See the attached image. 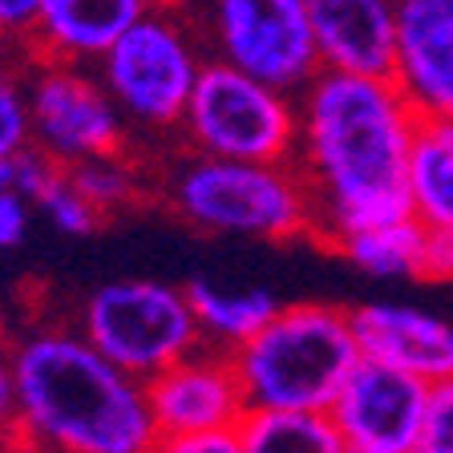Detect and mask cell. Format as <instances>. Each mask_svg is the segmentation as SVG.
<instances>
[{"label": "cell", "instance_id": "cell-1", "mask_svg": "<svg viewBox=\"0 0 453 453\" xmlns=\"http://www.w3.org/2000/svg\"><path fill=\"white\" fill-rule=\"evenodd\" d=\"M300 138L296 170L316 207V239L336 243L352 231L409 219V150L417 110L393 77L320 69L296 97Z\"/></svg>", "mask_w": 453, "mask_h": 453}, {"label": "cell", "instance_id": "cell-2", "mask_svg": "<svg viewBox=\"0 0 453 453\" xmlns=\"http://www.w3.org/2000/svg\"><path fill=\"white\" fill-rule=\"evenodd\" d=\"M17 429L28 453H154L146 380L105 360L73 324H37L12 344Z\"/></svg>", "mask_w": 453, "mask_h": 453}, {"label": "cell", "instance_id": "cell-3", "mask_svg": "<svg viewBox=\"0 0 453 453\" xmlns=\"http://www.w3.org/2000/svg\"><path fill=\"white\" fill-rule=\"evenodd\" d=\"M360 360L352 316L336 303H280L231 352L247 413H328Z\"/></svg>", "mask_w": 453, "mask_h": 453}, {"label": "cell", "instance_id": "cell-4", "mask_svg": "<svg viewBox=\"0 0 453 453\" xmlns=\"http://www.w3.org/2000/svg\"><path fill=\"white\" fill-rule=\"evenodd\" d=\"M166 203L182 223L207 235L267 243L316 235L311 190L296 162H231L195 154L170 170Z\"/></svg>", "mask_w": 453, "mask_h": 453}, {"label": "cell", "instance_id": "cell-5", "mask_svg": "<svg viewBox=\"0 0 453 453\" xmlns=\"http://www.w3.org/2000/svg\"><path fill=\"white\" fill-rule=\"evenodd\" d=\"M105 360L138 380L158 377L174 360L203 349V328L195 320L187 288L162 280H110L81 296L73 316Z\"/></svg>", "mask_w": 453, "mask_h": 453}, {"label": "cell", "instance_id": "cell-6", "mask_svg": "<svg viewBox=\"0 0 453 453\" xmlns=\"http://www.w3.org/2000/svg\"><path fill=\"white\" fill-rule=\"evenodd\" d=\"M182 134L198 154L231 162H292L300 138L296 94L226 65L203 61L182 113Z\"/></svg>", "mask_w": 453, "mask_h": 453}, {"label": "cell", "instance_id": "cell-7", "mask_svg": "<svg viewBox=\"0 0 453 453\" xmlns=\"http://www.w3.org/2000/svg\"><path fill=\"white\" fill-rule=\"evenodd\" d=\"M198 69L203 61L190 45L187 28L166 9H146L97 61L110 102L126 122L142 130L182 126Z\"/></svg>", "mask_w": 453, "mask_h": 453}, {"label": "cell", "instance_id": "cell-8", "mask_svg": "<svg viewBox=\"0 0 453 453\" xmlns=\"http://www.w3.org/2000/svg\"><path fill=\"white\" fill-rule=\"evenodd\" d=\"M211 28L219 61L283 94H300L324 69L303 0H211Z\"/></svg>", "mask_w": 453, "mask_h": 453}, {"label": "cell", "instance_id": "cell-9", "mask_svg": "<svg viewBox=\"0 0 453 453\" xmlns=\"http://www.w3.org/2000/svg\"><path fill=\"white\" fill-rule=\"evenodd\" d=\"M33 110V150L57 166H73L102 154H126V118L110 102L105 85L77 65L45 61L28 81Z\"/></svg>", "mask_w": 453, "mask_h": 453}, {"label": "cell", "instance_id": "cell-10", "mask_svg": "<svg viewBox=\"0 0 453 453\" xmlns=\"http://www.w3.org/2000/svg\"><path fill=\"white\" fill-rule=\"evenodd\" d=\"M429 380L380 360H360L328 417L349 453H413L425 421Z\"/></svg>", "mask_w": 453, "mask_h": 453}, {"label": "cell", "instance_id": "cell-11", "mask_svg": "<svg viewBox=\"0 0 453 453\" xmlns=\"http://www.w3.org/2000/svg\"><path fill=\"white\" fill-rule=\"evenodd\" d=\"M146 396L162 437L223 434V429H239V421L247 417L231 352H219L211 344L146 380Z\"/></svg>", "mask_w": 453, "mask_h": 453}, {"label": "cell", "instance_id": "cell-12", "mask_svg": "<svg viewBox=\"0 0 453 453\" xmlns=\"http://www.w3.org/2000/svg\"><path fill=\"white\" fill-rule=\"evenodd\" d=\"M393 81L417 118L453 122V0H396Z\"/></svg>", "mask_w": 453, "mask_h": 453}, {"label": "cell", "instance_id": "cell-13", "mask_svg": "<svg viewBox=\"0 0 453 453\" xmlns=\"http://www.w3.org/2000/svg\"><path fill=\"white\" fill-rule=\"evenodd\" d=\"M349 316L365 360L393 365L429 385L453 377V320L409 303H357Z\"/></svg>", "mask_w": 453, "mask_h": 453}, {"label": "cell", "instance_id": "cell-14", "mask_svg": "<svg viewBox=\"0 0 453 453\" xmlns=\"http://www.w3.org/2000/svg\"><path fill=\"white\" fill-rule=\"evenodd\" d=\"M303 9L324 69L393 77L396 0H303Z\"/></svg>", "mask_w": 453, "mask_h": 453}, {"label": "cell", "instance_id": "cell-15", "mask_svg": "<svg viewBox=\"0 0 453 453\" xmlns=\"http://www.w3.org/2000/svg\"><path fill=\"white\" fill-rule=\"evenodd\" d=\"M146 12V0H41L37 45L45 61L85 65L102 53Z\"/></svg>", "mask_w": 453, "mask_h": 453}, {"label": "cell", "instance_id": "cell-16", "mask_svg": "<svg viewBox=\"0 0 453 453\" xmlns=\"http://www.w3.org/2000/svg\"><path fill=\"white\" fill-rule=\"evenodd\" d=\"M409 211L425 231L453 235V122L417 118L409 150Z\"/></svg>", "mask_w": 453, "mask_h": 453}, {"label": "cell", "instance_id": "cell-17", "mask_svg": "<svg viewBox=\"0 0 453 453\" xmlns=\"http://www.w3.org/2000/svg\"><path fill=\"white\" fill-rule=\"evenodd\" d=\"M187 296L198 328H203V344H211L219 352H235L280 311V300L259 283L239 288V283L219 280H190Z\"/></svg>", "mask_w": 453, "mask_h": 453}, {"label": "cell", "instance_id": "cell-18", "mask_svg": "<svg viewBox=\"0 0 453 453\" xmlns=\"http://www.w3.org/2000/svg\"><path fill=\"white\" fill-rule=\"evenodd\" d=\"M332 251H340L357 272L372 280H421V255H425V226L413 215L380 223L368 231L336 239Z\"/></svg>", "mask_w": 453, "mask_h": 453}, {"label": "cell", "instance_id": "cell-19", "mask_svg": "<svg viewBox=\"0 0 453 453\" xmlns=\"http://www.w3.org/2000/svg\"><path fill=\"white\" fill-rule=\"evenodd\" d=\"M235 434L243 453H349L328 413H247Z\"/></svg>", "mask_w": 453, "mask_h": 453}, {"label": "cell", "instance_id": "cell-20", "mask_svg": "<svg viewBox=\"0 0 453 453\" xmlns=\"http://www.w3.org/2000/svg\"><path fill=\"white\" fill-rule=\"evenodd\" d=\"M33 203H37V215H45L53 223V231L61 235H73V239H85L94 235L97 226L105 223V215L73 187L65 166H57V162L45 158L37 174V187H33Z\"/></svg>", "mask_w": 453, "mask_h": 453}, {"label": "cell", "instance_id": "cell-21", "mask_svg": "<svg viewBox=\"0 0 453 453\" xmlns=\"http://www.w3.org/2000/svg\"><path fill=\"white\" fill-rule=\"evenodd\" d=\"M45 166L41 150H25L17 158H0V251H12L28 239V226L37 215L33 187Z\"/></svg>", "mask_w": 453, "mask_h": 453}, {"label": "cell", "instance_id": "cell-22", "mask_svg": "<svg viewBox=\"0 0 453 453\" xmlns=\"http://www.w3.org/2000/svg\"><path fill=\"white\" fill-rule=\"evenodd\" d=\"M65 170H69V179H73V187L81 190L102 215L122 211L134 198V190H138V182H134V162H126V154L85 158V162H73V166H65Z\"/></svg>", "mask_w": 453, "mask_h": 453}, {"label": "cell", "instance_id": "cell-23", "mask_svg": "<svg viewBox=\"0 0 453 453\" xmlns=\"http://www.w3.org/2000/svg\"><path fill=\"white\" fill-rule=\"evenodd\" d=\"M33 150V110H28V85L17 81L0 61V158H17Z\"/></svg>", "mask_w": 453, "mask_h": 453}, {"label": "cell", "instance_id": "cell-24", "mask_svg": "<svg viewBox=\"0 0 453 453\" xmlns=\"http://www.w3.org/2000/svg\"><path fill=\"white\" fill-rule=\"evenodd\" d=\"M413 453H453V377H441L429 385L425 421Z\"/></svg>", "mask_w": 453, "mask_h": 453}, {"label": "cell", "instance_id": "cell-25", "mask_svg": "<svg viewBox=\"0 0 453 453\" xmlns=\"http://www.w3.org/2000/svg\"><path fill=\"white\" fill-rule=\"evenodd\" d=\"M154 453H243V449H239V434H235V429H223V434L158 437Z\"/></svg>", "mask_w": 453, "mask_h": 453}, {"label": "cell", "instance_id": "cell-26", "mask_svg": "<svg viewBox=\"0 0 453 453\" xmlns=\"http://www.w3.org/2000/svg\"><path fill=\"white\" fill-rule=\"evenodd\" d=\"M17 429V365H12V344L0 336V437L12 441Z\"/></svg>", "mask_w": 453, "mask_h": 453}, {"label": "cell", "instance_id": "cell-27", "mask_svg": "<svg viewBox=\"0 0 453 453\" xmlns=\"http://www.w3.org/2000/svg\"><path fill=\"white\" fill-rule=\"evenodd\" d=\"M421 280L453 283V235H437V231H425Z\"/></svg>", "mask_w": 453, "mask_h": 453}, {"label": "cell", "instance_id": "cell-28", "mask_svg": "<svg viewBox=\"0 0 453 453\" xmlns=\"http://www.w3.org/2000/svg\"><path fill=\"white\" fill-rule=\"evenodd\" d=\"M41 0H0V37H25L37 28Z\"/></svg>", "mask_w": 453, "mask_h": 453}, {"label": "cell", "instance_id": "cell-29", "mask_svg": "<svg viewBox=\"0 0 453 453\" xmlns=\"http://www.w3.org/2000/svg\"><path fill=\"white\" fill-rule=\"evenodd\" d=\"M174 4H182V0H146V9H174Z\"/></svg>", "mask_w": 453, "mask_h": 453}, {"label": "cell", "instance_id": "cell-30", "mask_svg": "<svg viewBox=\"0 0 453 453\" xmlns=\"http://www.w3.org/2000/svg\"><path fill=\"white\" fill-rule=\"evenodd\" d=\"M0 453H12V441H9V437H0Z\"/></svg>", "mask_w": 453, "mask_h": 453}, {"label": "cell", "instance_id": "cell-31", "mask_svg": "<svg viewBox=\"0 0 453 453\" xmlns=\"http://www.w3.org/2000/svg\"><path fill=\"white\" fill-rule=\"evenodd\" d=\"M12 453H28V449H20V445H17V441H12Z\"/></svg>", "mask_w": 453, "mask_h": 453}]
</instances>
